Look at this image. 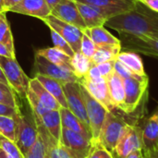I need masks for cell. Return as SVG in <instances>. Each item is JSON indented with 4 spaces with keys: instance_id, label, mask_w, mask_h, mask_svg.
<instances>
[{
    "instance_id": "obj_1",
    "label": "cell",
    "mask_w": 158,
    "mask_h": 158,
    "mask_svg": "<svg viewBox=\"0 0 158 158\" xmlns=\"http://www.w3.org/2000/svg\"><path fill=\"white\" fill-rule=\"evenodd\" d=\"M105 25L118 32L152 35L158 32V13L137 1L134 9L110 18Z\"/></svg>"
},
{
    "instance_id": "obj_2",
    "label": "cell",
    "mask_w": 158,
    "mask_h": 158,
    "mask_svg": "<svg viewBox=\"0 0 158 158\" xmlns=\"http://www.w3.org/2000/svg\"><path fill=\"white\" fill-rule=\"evenodd\" d=\"M125 100L122 112L125 114L133 113L141 105L149 85V78L147 75H134L131 78L123 79Z\"/></svg>"
},
{
    "instance_id": "obj_3",
    "label": "cell",
    "mask_w": 158,
    "mask_h": 158,
    "mask_svg": "<svg viewBox=\"0 0 158 158\" xmlns=\"http://www.w3.org/2000/svg\"><path fill=\"white\" fill-rule=\"evenodd\" d=\"M129 125L130 123L122 117L115 114L113 111L108 112L100 132L99 142L113 154Z\"/></svg>"
},
{
    "instance_id": "obj_4",
    "label": "cell",
    "mask_w": 158,
    "mask_h": 158,
    "mask_svg": "<svg viewBox=\"0 0 158 158\" xmlns=\"http://www.w3.org/2000/svg\"><path fill=\"white\" fill-rule=\"evenodd\" d=\"M16 121V144L19 151L25 156L35 143L38 137L37 126L31 112V115H24L19 112L14 118Z\"/></svg>"
},
{
    "instance_id": "obj_5",
    "label": "cell",
    "mask_w": 158,
    "mask_h": 158,
    "mask_svg": "<svg viewBox=\"0 0 158 158\" xmlns=\"http://www.w3.org/2000/svg\"><path fill=\"white\" fill-rule=\"evenodd\" d=\"M81 89L84 99L87 117L89 120V126L92 133V143L99 142V136L102 127L105 123L108 112L110 111H108L101 103L95 100L88 93V91L82 86L81 83Z\"/></svg>"
},
{
    "instance_id": "obj_6",
    "label": "cell",
    "mask_w": 158,
    "mask_h": 158,
    "mask_svg": "<svg viewBox=\"0 0 158 158\" xmlns=\"http://www.w3.org/2000/svg\"><path fill=\"white\" fill-rule=\"evenodd\" d=\"M0 67L13 91L26 98L30 79L19 67L16 58L0 56Z\"/></svg>"
},
{
    "instance_id": "obj_7",
    "label": "cell",
    "mask_w": 158,
    "mask_h": 158,
    "mask_svg": "<svg viewBox=\"0 0 158 158\" xmlns=\"http://www.w3.org/2000/svg\"><path fill=\"white\" fill-rule=\"evenodd\" d=\"M118 33L122 50L140 52L146 56L158 57V40L148 35H135L127 32Z\"/></svg>"
},
{
    "instance_id": "obj_8",
    "label": "cell",
    "mask_w": 158,
    "mask_h": 158,
    "mask_svg": "<svg viewBox=\"0 0 158 158\" xmlns=\"http://www.w3.org/2000/svg\"><path fill=\"white\" fill-rule=\"evenodd\" d=\"M43 21L50 28V30L56 31L61 37H63L70 45L74 53L81 52V44L83 35V31L81 29L65 22L51 14L44 19Z\"/></svg>"
},
{
    "instance_id": "obj_9",
    "label": "cell",
    "mask_w": 158,
    "mask_h": 158,
    "mask_svg": "<svg viewBox=\"0 0 158 158\" xmlns=\"http://www.w3.org/2000/svg\"><path fill=\"white\" fill-rule=\"evenodd\" d=\"M143 130L137 125L130 124L122 138L117 144L113 155L115 158H127L132 153L143 150Z\"/></svg>"
},
{
    "instance_id": "obj_10",
    "label": "cell",
    "mask_w": 158,
    "mask_h": 158,
    "mask_svg": "<svg viewBox=\"0 0 158 158\" xmlns=\"http://www.w3.org/2000/svg\"><path fill=\"white\" fill-rule=\"evenodd\" d=\"M34 68H35L36 74H41V75L52 78L54 80L58 81L62 84L67 83V82H73V81H80L72 70L56 66L37 53L35 55Z\"/></svg>"
},
{
    "instance_id": "obj_11",
    "label": "cell",
    "mask_w": 158,
    "mask_h": 158,
    "mask_svg": "<svg viewBox=\"0 0 158 158\" xmlns=\"http://www.w3.org/2000/svg\"><path fill=\"white\" fill-rule=\"evenodd\" d=\"M63 90H64V94L66 96L68 108L76 117H78L87 127L90 128L85 103H84V99L81 94L80 81L64 83Z\"/></svg>"
},
{
    "instance_id": "obj_12",
    "label": "cell",
    "mask_w": 158,
    "mask_h": 158,
    "mask_svg": "<svg viewBox=\"0 0 158 158\" xmlns=\"http://www.w3.org/2000/svg\"><path fill=\"white\" fill-rule=\"evenodd\" d=\"M94 6L108 19L119 14L131 11L136 7V0H73Z\"/></svg>"
},
{
    "instance_id": "obj_13",
    "label": "cell",
    "mask_w": 158,
    "mask_h": 158,
    "mask_svg": "<svg viewBox=\"0 0 158 158\" xmlns=\"http://www.w3.org/2000/svg\"><path fill=\"white\" fill-rule=\"evenodd\" d=\"M59 143L70 152L74 158H86L92 147L90 139L66 128H62Z\"/></svg>"
},
{
    "instance_id": "obj_14",
    "label": "cell",
    "mask_w": 158,
    "mask_h": 158,
    "mask_svg": "<svg viewBox=\"0 0 158 158\" xmlns=\"http://www.w3.org/2000/svg\"><path fill=\"white\" fill-rule=\"evenodd\" d=\"M51 15L65 22L75 25L82 31L87 29L83 19L77 7V5L73 0H65L62 3L57 4L54 8H52Z\"/></svg>"
},
{
    "instance_id": "obj_15",
    "label": "cell",
    "mask_w": 158,
    "mask_h": 158,
    "mask_svg": "<svg viewBox=\"0 0 158 158\" xmlns=\"http://www.w3.org/2000/svg\"><path fill=\"white\" fill-rule=\"evenodd\" d=\"M79 81L88 91V93L95 100L101 103L108 111H113L115 109V106L112 104V101L109 95L106 80L104 77H101L94 81L81 79Z\"/></svg>"
},
{
    "instance_id": "obj_16",
    "label": "cell",
    "mask_w": 158,
    "mask_h": 158,
    "mask_svg": "<svg viewBox=\"0 0 158 158\" xmlns=\"http://www.w3.org/2000/svg\"><path fill=\"white\" fill-rule=\"evenodd\" d=\"M8 11L44 19L51 14V9L46 0H22Z\"/></svg>"
},
{
    "instance_id": "obj_17",
    "label": "cell",
    "mask_w": 158,
    "mask_h": 158,
    "mask_svg": "<svg viewBox=\"0 0 158 158\" xmlns=\"http://www.w3.org/2000/svg\"><path fill=\"white\" fill-rule=\"evenodd\" d=\"M35 123L38 130V137L33 146L24 156L25 158H49L48 146L56 140L52 137V135L46 131V129L39 120H35Z\"/></svg>"
},
{
    "instance_id": "obj_18",
    "label": "cell",
    "mask_w": 158,
    "mask_h": 158,
    "mask_svg": "<svg viewBox=\"0 0 158 158\" xmlns=\"http://www.w3.org/2000/svg\"><path fill=\"white\" fill-rule=\"evenodd\" d=\"M61 117V125L62 128H66L77 133L83 135L92 142V133L89 127H87L78 117H76L69 108L60 107L59 109Z\"/></svg>"
},
{
    "instance_id": "obj_19",
    "label": "cell",
    "mask_w": 158,
    "mask_h": 158,
    "mask_svg": "<svg viewBox=\"0 0 158 158\" xmlns=\"http://www.w3.org/2000/svg\"><path fill=\"white\" fill-rule=\"evenodd\" d=\"M106 80L112 104L114 105L115 108L122 110L124 100H125V90H124L123 79L119 77L114 71Z\"/></svg>"
},
{
    "instance_id": "obj_20",
    "label": "cell",
    "mask_w": 158,
    "mask_h": 158,
    "mask_svg": "<svg viewBox=\"0 0 158 158\" xmlns=\"http://www.w3.org/2000/svg\"><path fill=\"white\" fill-rule=\"evenodd\" d=\"M33 118L35 120H39L44 125L46 131L52 135V137L56 141L60 142L62 125L59 110H48L40 118Z\"/></svg>"
},
{
    "instance_id": "obj_21",
    "label": "cell",
    "mask_w": 158,
    "mask_h": 158,
    "mask_svg": "<svg viewBox=\"0 0 158 158\" xmlns=\"http://www.w3.org/2000/svg\"><path fill=\"white\" fill-rule=\"evenodd\" d=\"M143 130V151L158 149V123L156 115H152L144 122Z\"/></svg>"
},
{
    "instance_id": "obj_22",
    "label": "cell",
    "mask_w": 158,
    "mask_h": 158,
    "mask_svg": "<svg viewBox=\"0 0 158 158\" xmlns=\"http://www.w3.org/2000/svg\"><path fill=\"white\" fill-rule=\"evenodd\" d=\"M75 3L87 28L104 26L106 22L108 20V19L106 18L104 15H102L94 6L80 3V2H75Z\"/></svg>"
},
{
    "instance_id": "obj_23",
    "label": "cell",
    "mask_w": 158,
    "mask_h": 158,
    "mask_svg": "<svg viewBox=\"0 0 158 158\" xmlns=\"http://www.w3.org/2000/svg\"><path fill=\"white\" fill-rule=\"evenodd\" d=\"M29 89L37 96L39 101L49 110H59L61 106L55 99V97L41 84V82L34 77L30 79Z\"/></svg>"
},
{
    "instance_id": "obj_24",
    "label": "cell",
    "mask_w": 158,
    "mask_h": 158,
    "mask_svg": "<svg viewBox=\"0 0 158 158\" xmlns=\"http://www.w3.org/2000/svg\"><path fill=\"white\" fill-rule=\"evenodd\" d=\"M93 42L97 45H112V44H121L120 40L110 33L104 26H98L94 28H87L83 31Z\"/></svg>"
},
{
    "instance_id": "obj_25",
    "label": "cell",
    "mask_w": 158,
    "mask_h": 158,
    "mask_svg": "<svg viewBox=\"0 0 158 158\" xmlns=\"http://www.w3.org/2000/svg\"><path fill=\"white\" fill-rule=\"evenodd\" d=\"M35 78L55 97V99L59 103L61 107L68 108V104H67L66 96H65L64 90H63V84L61 82L52 78L41 75V74H35Z\"/></svg>"
},
{
    "instance_id": "obj_26",
    "label": "cell",
    "mask_w": 158,
    "mask_h": 158,
    "mask_svg": "<svg viewBox=\"0 0 158 158\" xmlns=\"http://www.w3.org/2000/svg\"><path fill=\"white\" fill-rule=\"evenodd\" d=\"M37 54L43 56L44 57H45L48 61H50L51 63L65 68L67 69L72 70L71 68V57L69 56L67 54H65L63 51H61L60 49L56 48V47H48V48H44V49H40L36 52ZM73 71V70H72Z\"/></svg>"
},
{
    "instance_id": "obj_27",
    "label": "cell",
    "mask_w": 158,
    "mask_h": 158,
    "mask_svg": "<svg viewBox=\"0 0 158 158\" xmlns=\"http://www.w3.org/2000/svg\"><path fill=\"white\" fill-rule=\"evenodd\" d=\"M117 59L127 66L134 74L139 76L146 75L143 60L137 53L131 51H121L117 56Z\"/></svg>"
},
{
    "instance_id": "obj_28",
    "label": "cell",
    "mask_w": 158,
    "mask_h": 158,
    "mask_svg": "<svg viewBox=\"0 0 158 158\" xmlns=\"http://www.w3.org/2000/svg\"><path fill=\"white\" fill-rule=\"evenodd\" d=\"M121 51H122L121 44L97 46L96 51L92 57V61L94 64L98 65L104 62L115 60Z\"/></svg>"
},
{
    "instance_id": "obj_29",
    "label": "cell",
    "mask_w": 158,
    "mask_h": 158,
    "mask_svg": "<svg viewBox=\"0 0 158 158\" xmlns=\"http://www.w3.org/2000/svg\"><path fill=\"white\" fill-rule=\"evenodd\" d=\"M71 68L76 77L81 80L86 76L91 67L94 65L91 58L85 56L82 53L77 52L71 57Z\"/></svg>"
},
{
    "instance_id": "obj_30",
    "label": "cell",
    "mask_w": 158,
    "mask_h": 158,
    "mask_svg": "<svg viewBox=\"0 0 158 158\" xmlns=\"http://www.w3.org/2000/svg\"><path fill=\"white\" fill-rule=\"evenodd\" d=\"M16 121L13 118L0 116V134L7 140L16 143Z\"/></svg>"
},
{
    "instance_id": "obj_31",
    "label": "cell",
    "mask_w": 158,
    "mask_h": 158,
    "mask_svg": "<svg viewBox=\"0 0 158 158\" xmlns=\"http://www.w3.org/2000/svg\"><path fill=\"white\" fill-rule=\"evenodd\" d=\"M0 42L4 44L14 55H15V47L12 32L10 30V26L6 16H5L0 22Z\"/></svg>"
},
{
    "instance_id": "obj_32",
    "label": "cell",
    "mask_w": 158,
    "mask_h": 158,
    "mask_svg": "<svg viewBox=\"0 0 158 158\" xmlns=\"http://www.w3.org/2000/svg\"><path fill=\"white\" fill-rule=\"evenodd\" d=\"M0 103L15 108L19 107L13 89L2 82H0Z\"/></svg>"
},
{
    "instance_id": "obj_33",
    "label": "cell",
    "mask_w": 158,
    "mask_h": 158,
    "mask_svg": "<svg viewBox=\"0 0 158 158\" xmlns=\"http://www.w3.org/2000/svg\"><path fill=\"white\" fill-rule=\"evenodd\" d=\"M26 99L29 102L31 110L32 112L33 117L35 118H40L43 114H44L45 112H47L49 109H47L37 98V96L29 89L26 94Z\"/></svg>"
},
{
    "instance_id": "obj_34",
    "label": "cell",
    "mask_w": 158,
    "mask_h": 158,
    "mask_svg": "<svg viewBox=\"0 0 158 158\" xmlns=\"http://www.w3.org/2000/svg\"><path fill=\"white\" fill-rule=\"evenodd\" d=\"M49 158H74L70 152L59 142H53L48 146Z\"/></svg>"
},
{
    "instance_id": "obj_35",
    "label": "cell",
    "mask_w": 158,
    "mask_h": 158,
    "mask_svg": "<svg viewBox=\"0 0 158 158\" xmlns=\"http://www.w3.org/2000/svg\"><path fill=\"white\" fill-rule=\"evenodd\" d=\"M0 147L6 152L10 158H25L22 153L18 148L17 144L0 134Z\"/></svg>"
},
{
    "instance_id": "obj_36",
    "label": "cell",
    "mask_w": 158,
    "mask_h": 158,
    "mask_svg": "<svg viewBox=\"0 0 158 158\" xmlns=\"http://www.w3.org/2000/svg\"><path fill=\"white\" fill-rule=\"evenodd\" d=\"M86 158H115V156L100 142H94L92 143V147Z\"/></svg>"
},
{
    "instance_id": "obj_37",
    "label": "cell",
    "mask_w": 158,
    "mask_h": 158,
    "mask_svg": "<svg viewBox=\"0 0 158 158\" xmlns=\"http://www.w3.org/2000/svg\"><path fill=\"white\" fill-rule=\"evenodd\" d=\"M50 31H51V37H52V41L54 43V46L60 49L61 51H63L69 56L72 57L75 53L72 50V48L70 47V45L68 44V42L63 37H61L56 31H55L53 30H50Z\"/></svg>"
},
{
    "instance_id": "obj_38",
    "label": "cell",
    "mask_w": 158,
    "mask_h": 158,
    "mask_svg": "<svg viewBox=\"0 0 158 158\" xmlns=\"http://www.w3.org/2000/svg\"><path fill=\"white\" fill-rule=\"evenodd\" d=\"M97 45L93 42V40L83 31L82 39H81V53H82L85 56L92 59L93 56L94 55L96 51Z\"/></svg>"
},
{
    "instance_id": "obj_39",
    "label": "cell",
    "mask_w": 158,
    "mask_h": 158,
    "mask_svg": "<svg viewBox=\"0 0 158 158\" xmlns=\"http://www.w3.org/2000/svg\"><path fill=\"white\" fill-rule=\"evenodd\" d=\"M114 71L122 79L131 78L134 75H137V74H134L127 66H125L122 62H120L117 58L114 60Z\"/></svg>"
},
{
    "instance_id": "obj_40",
    "label": "cell",
    "mask_w": 158,
    "mask_h": 158,
    "mask_svg": "<svg viewBox=\"0 0 158 158\" xmlns=\"http://www.w3.org/2000/svg\"><path fill=\"white\" fill-rule=\"evenodd\" d=\"M97 67H98V69H99L102 77L106 79L108 76H110L114 72V60L98 64Z\"/></svg>"
},
{
    "instance_id": "obj_41",
    "label": "cell",
    "mask_w": 158,
    "mask_h": 158,
    "mask_svg": "<svg viewBox=\"0 0 158 158\" xmlns=\"http://www.w3.org/2000/svg\"><path fill=\"white\" fill-rule=\"evenodd\" d=\"M19 111H20L19 107L15 108V107H12V106H9L0 103V116H6V117L15 118Z\"/></svg>"
},
{
    "instance_id": "obj_42",
    "label": "cell",
    "mask_w": 158,
    "mask_h": 158,
    "mask_svg": "<svg viewBox=\"0 0 158 158\" xmlns=\"http://www.w3.org/2000/svg\"><path fill=\"white\" fill-rule=\"evenodd\" d=\"M101 77H102V75H101V73H100V71H99V69H98L97 65L94 64V65L91 67V69H89V71H88V73L86 74V76H85L84 78H82V79L89 80V81H94V80L99 79V78H101Z\"/></svg>"
},
{
    "instance_id": "obj_43",
    "label": "cell",
    "mask_w": 158,
    "mask_h": 158,
    "mask_svg": "<svg viewBox=\"0 0 158 158\" xmlns=\"http://www.w3.org/2000/svg\"><path fill=\"white\" fill-rule=\"evenodd\" d=\"M136 1L140 2L141 4L151 9L152 11L158 13V0H136Z\"/></svg>"
},
{
    "instance_id": "obj_44",
    "label": "cell",
    "mask_w": 158,
    "mask_h": 158,
    "mask_svg": "<svg viewBox=\"0 0 158 158\" xmlns=\"http://www.w3.org/2000/svg\"><path fill=\"white\" fill-rule=\"evenodd\" d=\"M0 56H7V57H12V58H16V55H14L4 44H2L0 42Z\"/></svg>"
},
{
    "instance_id": "obj_45",
    "label": "cell",
    "mask_w": 158,
    "mask_h": 158,
    "mask_svg": "<svg viewBox=\"0 0 158 158\" xmlns=\"http://www.w3.org/2000/svg\"><path fill=\"white\" fill-rule=\"evenodd\" d=\"M145 158H158V149L151 151H143Z\"/></svg>"
},
{
    "instance_id": "obj_46",
    "label": "cell",
    "mask_w": 158,
    "mask_h": 158,
    "mask_svg": "<svg viewBox=\"0 0 158 158\" xmlns=\"http://www.w3.org/2000/svg\"><path fill=\"white\" fill-rule=\"evenodd\" d=\"M22 0H4L5 3V7L6 9V11H8L12 6H14L15 5H17L18 3H19Z\"/></svg>"
},
{
    "instance_id": "obj_47",
    "label": "cell",
    "mask_w": 158,
    "mask_h": 158,
    "mask_svg": "<svg viewBox=\"0 0 158 158\" xmlns=\"http://www.w3.org/2000/svg\"><path fill=\"white\" fill-rule=\"evenodd\" d=\"M127 158H145L143 153V150H139V151H136L134 153H132L131 156H129Z\"/></svg>"
},
{
    "instance_id": "obj_48",
    "label": "cell",
    "mask_w": 158,
    "mask_h": 158,
    "mask_svg": "<svg viewBox=\"0 0 158 158\" xmlns=\"http://www.w3.org/2000/svg\"><path fill=\"white\" fill-rule=\"evenodd\" d=\"M63 1H65V0H46V3L48 4V6H49L50 9L52 10V8H54L57 4L62 3Z\"/></svg>"
},
{
    "instance_id": "obj_49",
    "label": "cell",
    "mask_w": 158,
    "mask_h": 158,
    "mask_svg": "<svg viewBox=\"0 0 158 158\" xmlns=\"http://www.w3.org/2000/svg\"><path fill=\"white\" fill-rule=\"evenodd\" d=\"M0 82H2L4 84H6V85H9L8 81H7L6 76H5V74H4V72H3V70L1 69V67H0Z\"/></svg>"
},
{
    "instance_id": "obj_50",
    "label": "cell",
    "mask_w": 158,
    "mask_h": 158,
    "mask_svg": "<svg viewBox=\"0 0 158 158\" xmlns=\"http://www.w3.org/2000/svg\"><path fill=\"white\" fill-rule=\"evenodd\" d=\"M1 12H6V9L5 7V3L4 0H0V13Z\"/></svg>"
},
{
    "instance_id": "obj_51",
    "label": "cell",
    "mask_w": 158,
    "mask_h": 158,
    "mask_svg": "<svg viewBox=\"0 0 158 158\" xmlns=\"http://www.w3.org/2000/svg\"><path fill=\"white\" fill-rule=\"evenodd\" d=\"M0 158H7V155L1 147H0Z\"/></svg>"
},
{
    "instance_id": "obj_52",
    "label": "cell",
    "mask_w": 158,
    "mask_h": 158,
    "mask_svg": "<svg viewBox=\"0 0 158 158\" xmlns=\"http://www.w3.org/2000/svg\"><path fill=\"white\" fill-rule=\"evenodd\" d=\"M6 16V12H1L0 13V22L2 21V19H3V18Z\"/></svg>"
},
{
    "instance_id": "obj_53",
    "label": "cell",
    "mask_w": 158,
    "mask_h": 158,
    "mask_svg": "<svg viewBox=\"0 0 158 158\" xmlns=\"http://www.w3.org/2000/svg\"><path fill=\"white\" fill-rule=\"evenodd\" d=\"M148 36H151V37H153V38H155V39L158 40V32H156V33H154V34H152V35H148Z\"/></svg>"
},
{
    "instance_id": "obj_54",
    "label": "cell",
    "mask_w": 158,
    "mask_h": 158,
    "mask_svg": "<svg viewBox=\"0 0 158 158\" xmlns=\"http://www.w3.org/2000/svg\"><path fill=\"white\" fill-rule=\"evenodd\" d=\"M155 115H156V120H157V123H158V111L155 113Z\"/></svg>"
}]
</instances>
